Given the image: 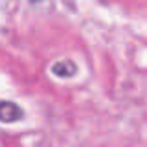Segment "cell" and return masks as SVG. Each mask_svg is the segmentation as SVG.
Returning <instances> with one entry per match:
<instances>
[{"label":"cell","mask_w":147,"mask_h":147,"mask_svg":"<svg viewBox=\"0 0 147 147\" xmlns=\"http://www.w3.org/2000/svg\"><path fill=\"white\" fill-rule=\"evenodd\" d=\"M50 71H52V75L58 76V78H71V76L76 75V65L73 63L71 60H58V61L52 63Z\"/></svg>","instance_id":"obj_2"},{"label":"cell","mask_w":147,"mask_h":147,"mask_svg":"<svg viewBox=\"0 0 147 147\" xmlns=\"http://www.w3.org/2000/svg\"><path fill=\"white\" fill-rule=\"evenodd\" d=\"M32 2H39V0H32Z\"/></svg>","instance_id":"obj_3"},{"label":"cell","mask_w":147,"mask_h":147,"mask_svg":"<svg viewBox=\"0 0 147 147\" xmlns=\"http://www.w3.org/2000/svg\"><path fill=\"white\" fill-rule=\"evenodd\" d=\"M22 117V108L11 100L0 102V121L2 123H15Z\"/></svg>","instance_id":"obj_1"}]
</instances>
